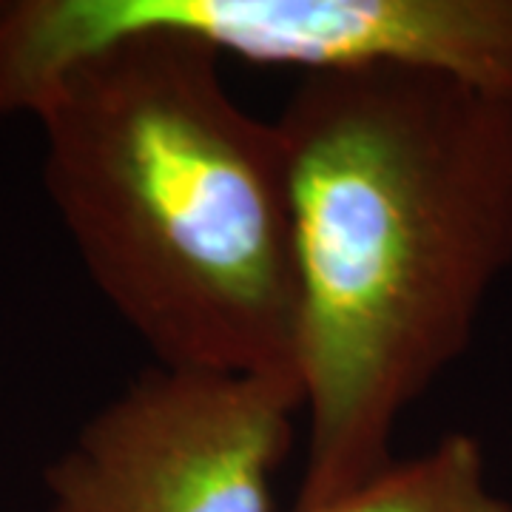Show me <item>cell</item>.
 <instances>
[{"label":"cell","instance_id":"obj_1","mask_svg":"<svg viewBox=\"0 0 512 512\" xmlns=\"http://www.w3.org/2000/svg\"><path fill=\"white\" fill-rule=\"evenodd\" d=\"M291 202L296 504L387 464L396 424L464 356L512 268V97L456 74H305L274 120Z\"/></svg>","mask_w":512,"mask_h":512},{"label":"cell","instance_id":"obj_2","mask_svg":"<svg viewBox=\"0 0 512 512\" xmlns=\"http://www.w3.org/2000/svg\"><path fill=\"white\" fill-rule=\"evenodd\" d=\"M32 117L57 217L157 365L296 379L285 151L211 46L165 29L109 40Z\"/></svg>","mask_w":512,"mask_h":512},{"label":"cell","instance_id":"obj_3","mask_svg":"<svg viewBox=\"0 0 512 512\" xmlns=\"http://www.w3.org/2000/svg\"><path fill=\"white\" fill-rule=\"evenodd\" d=\"M165 29L305 74L416 66L512 97V0H0V114L109 40Z\"/></svg>","mask_w":512,"mask_h":512},{"label":"cell","instance_id":"obj_4","mask_svg":"<svg viewBox=\"0 0 512 512\" xmlns=\"http://www.w3.org/2000/svg\"><path fill=\"white\" fill-rule=\"evenodd\" d=\"M302 410L291 376L154 362L49 464V512H274Z\"/></svg>","mask_w":512,"mask_h":512},{"label":"cell","instance_id":"obj_5","mask_svg":"<svg viewBox=\"0 0 512 512\" xmlns=\"http://www.w3.org/2000/svg\"><path fill=\"white\" fill-rule=\"evenodd\" d=\"M291 512H512V504L490 487L481 441L450 433L421 456L390 458L345 493Z\"/></svg>","mask_w":512,"mask_h":512}]
</instances>
